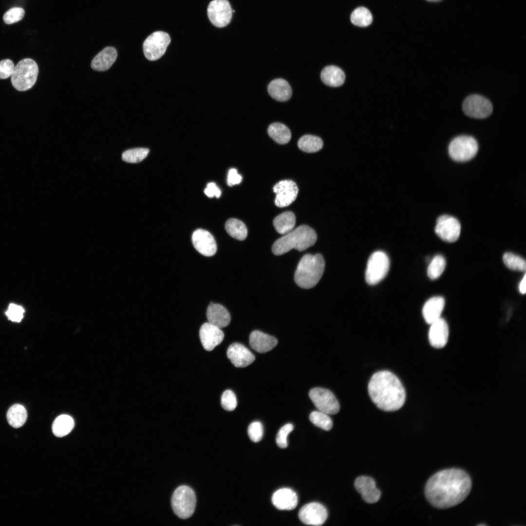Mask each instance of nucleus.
I'll list each match as a JSON object with an SVG mask.
<instances>
[{
	"label": "nucleus",
	"instance_id": "1",
	"mask_svg": "<svg viewBox=\"0 0 526 526\" xmlns=\"http://www.w3.org/2000/svg\"><path fill=\"white\" fill-rule=\"evenodd\" d=\"M471 485L470 477L464 470L446 469L429 478L425 487V496L433 507L448 508L463 501L469 494Z\"/></svg>",
	"mask_w": 526,
	"mask_h": 526
},
{
	"label": "nucleus",
	"instance_id": "2",
	"mask_svg": "<svg viewBox=\"0 0 526 526\" xmlns=\"http://www.w3.org/2000/svg\"><path fill=\"white\" fill-rule=\"evenodd\" d=\"M368 390L372 401L384 411L398 410L405 401L404 387L398 378L388 371L374 374L369 382Z\"/></svg>",
	"mask_w": 526,
	"mask_h": 526
},
{
	"label": "nucleus",
	"instance_id": "3",
	"mask_svg": "<svg viewBox=\"0 0 526 526\" xmlns=\"http://www.w3.org/2000/svg\"><path fill=\"white\" fill-rule=\"evenodd\" d=\"M317 239V234L312 228L302 225L276 241L272 251L276 255H282L292 249L302 251L314 245Z\"/></svg>",
	"mask_w": 526,
	"mask_h": 526
},
{
	"label": "nucleus",
	"instance_id": "4",
	"mask_svg": "<svg viewBox=\"0 0 526 526\" xmlns=\"http://www.w3.org/2000/svg\"><path fill=\"white\" fill-rule=\"evenodd\" d=\"M324 268L325 262L322 255L305 254L298 264L294 275L295 281L302 288H312L321 279Z\"/></svg>",
	"mask_w": 526,
	"mask_h": 526
},
{
	"label": "nucleus",
	"instance_id": "5",
	"mask_svg": "<svg viewBox=\"0 0 526 526\" xmlns=\"http://www.w3.org/2000/svg\"><path fill=\"white\" fill-rule=\"evenodd\" d=\"M38 73L37 63L31 58H24L15 66L11 76L13 86L23 92L31 89L35 84Z\"/></svg>",
	"mask_w": 526,
	"mask_h": 526
},
{
	"label": "nucleus",
	"instance_id": "6",
	"mask_svg": "<svg viewBox=\"0 0 526 526\" xmlns=\"http://www.w3.org/2000/svg\"><path fill=\"white\" fill-rule=\"evenodd\" d=\"M196 496L192 488L187 486L177 488L173 493L171 505L174 513L181 519L190 517L196 506Z\"/></svg>",
	"mask_w": 526,
	"mask_h": 526
},
{
	"label": "nucleus",
	"instance_id": "7",
	"mask_svg": "<svg viewBox=\"0 0 526 526\" xmlns=\"http://www.w3.org/2000/svg\"><path fill=\"white\" fill-rule=\"evenodd\" d=\"M478 150L476 139L472 136L461 135L454 138L450 143L449 153L457 162H466L473 158Z\"/></svg>",
	"mask_w": 526,
	"mask_h": 526
},
{
	"label": "nucleus",
	"instance_id": "8",
	"mask_svg": "<svg viewBox=\"0 0 526 526\" xmlns=\"http://www.w3.org/2000/svg\"><path fill=\"white\" fill-rule=\"evenodd\" d=\"M389 266V259L385 252L381 251L374 252L368 260L365 271L366 282L370 285L378 283L386 276Z\"/></svg>",
	"mask_w": 526,
	"mask_h": 526
},
{
	"label": "nucleus",
	"instance_id": "9",
	"mask_svg": "<svg viewBox=\"0 0 526 526\" xmlns=\"http://www.w3.org/2000/svg\"><path fill=\"white\" fill-rule=\"evenodd\" d=\"M170 42V37L167 33L156 31L152 33L143 44L145 57L151 61L160 58L165 53Z\"/></svg>",
	"mask_w": 526,
	"mask_h": 526
},
{
	"label": "nucleus",
	"instance_id": "10",
	"mask_svg": "<svg viewBox=\"0 0 526 526\" xmlns=\"http://www.w3.org/2000/svg\"><path fill=\"white\" fill-rule=\"evenodd\" d=\"M309 396L319 411L330 414L337 413L340 405L336 396L329 390L317 387L312 389Z\"/></svg>",
	"mask_w": 526,
	"mask_h": 526
},
{
	"label": "nucleus",
	"instance_id": "11",
	"mask_svg": "<svg viewBox=\"0 0 526 526\" xmlns=\"http://www.w3.org/2000/svg\"><path fill=\"white\" fill-rule=\"evenodd\" d=\"M464 113L471 117L482 119L489 116L492 112L490 101L485 97L478 94L468 96L463 103Z\"/></svg>",
	"mask_w": 526,
	"mask_h": 526
},
{
	"label": "nucleus",
	"instance_id": "12",
	"mask_svg": "<svg viewBox=\"0 0 526 526\" xmlns=\"http://www.w3.org/2000/svg\"><path fill=\"white\" fill-rule=\"evenodd\" d=\"M207 13L212 24L221 28L229 24L233 12L228 0H213L207 7Z\"/></svg>",
	"mask_w": 526,
	"mask_h": 526
},
{
	"label": "nucleus",
	"instance_id": "13",
	"mask_svg": "<svg viewBox=\"0 0 526 526\" xmlns=\"http://www.w3.org/2000/svg\"><path fill=\"white\" fill-rule=\"evenodd\" d=\"M436 222L435 232L442 240L450 243L458 240L460 234L461 225L457 219L444 215L438 217Z\"/></svg>",
	"mask_w": 526,
	"mask_h": 526
},
{
	"label": "nucleus",
	"instance_id": "14",
	"mask_svg": "<svg viewBox=\"0 0 526 526\" xmlns=\"http://www.w3.org/2000/svg\"><path fill=\"white\" fill-rule=\"evenodd\" d=\"M328 516L326 508L321 504L313 502L303 506L299 512L301 521L306 525L321 526Z\"/></svg>",
	"mask_w": 526,
	"mask_h": 526
},
{
	"label": "nucleus",
	"instance_id": "15",
	"mask_svg": "<svg viewBox=\"0 0 526 526\" xmlns=\"http://www.w3.org/2000/svg\"><path fill=\"white\" fill-rule=\"evenodd\" d=\"M273 191L276 194L275 205L283 207L288 206L296 200L299 189L294 182L285 180L277 183L273 187Z\"/></svg>",
	"mask_w": 526,
	"mask_h": 526
},
{
	"label": "nucleus",
	"instance_id": "16",
	"mask_svg": "<svg viewBox=\"0 0 526 526\" xmlns=\"http://www.w3.org/2000/svg\"><path fill=\"white\" fill-rule=\"evenodd\" d=\"M191 240L194 248L203 255L210 257L216 253V241L208 231L203 229L196 230L192 234Z\"/></svg>",
	"mask_w": 526,
	"mask_h": 526
},
{
	"label": "nucleus",
	"instance_id": "17",
	"mask_svg": "<svg viewBox=\"0 0 526 526\" xmlns=\"http://www.w3.org/2000/svg\"><path fill=\"white\" fill-rule=\"evenodd\" d=\"M199 336L204 349L210 351L222 342L224 338V334L221 328L209 322H206L200 329Z\"/></svg>",
	"mask_w": 526,
	"mask_h": 526
},
{
	"label": "nucleus",
	"instance_id": "18",
	"mask_svg": "<svg viewBox=\"0 0 526 526\" xmlns=\"http://www.w3.org/2000/svg\"><path fill=\"white\" fill-rule=\"evenodd\" d=\"M355 487L362 499L368 503H375L380 498L381 492L376 488V482L371 477L365 476L357 477L355 481Z\"/></svg>",
	"mask_w": 526,
	"mask_h": 526
},
{
	"label": "nucleus",
	"instance_id": "19",
	"mask_svg": "<svg viewBox=\"0 0 526 526\" xmlns=\"http://www.w3.org/2000/svg\"><path fill=\"white\" fill-rule=\"evenodd\" d=\"M227 356L236 367H245L251 364L255 359L250 351L239 343H232L229 346Z\"/></svg>",
	"mask_w": 526,
	"mask_h": 526
},
{
	"label": "nucleus",
	"instance_id": "20",
	"mask_svg": "<svg viewBox=\"0 0 526 526\" xmlns=\"http://www.w3.org/2000/svg\"><path fill=\"white\" fill-rule=\"evenodd\" d=\"M449 327L446 320L440 318L431 324L428 337L430 344L436 348H441L447 344L449 338Z\"/></svg>",
	"mask_w": 526,
	"mask_h": 526
},
{
	"label": "nucleus",
	"instance_id": "21",
	"mask_svg": "<svg viewBox=\"0 0 526 526\" xmlns=\"http://www.w3.org/2000/svg\"><path fill=\"white\" fill-rule=\"evenodd\" d=\"M274 506L280 510H292L298 504L296 493L292 489L282 488L276 491L272 495Z\"/></svg>",
	"mask_w": 526,
	"mask_h": 526
},
{
	"label": "nucleus",
	"instance_id": "22",
	"mask_svg": "<svg viewBox=\"0 0 526 526\" xmlns=\"http://www.w3.org/2000/svg\"><path fill=\"white\" fill-rule=\"evenodd\" d=\"M276 338L261 331L255 330L249 337V344L251 348L260 353L271 350L277 344Z\"/></svg>",
	"mask_w": 526,
	"mask_h": 526
},
{
	"label": "nucleus",
	"instance_id": "23",
	"mask_svg": "<svg viewBox=\"0 0 526 526\" xmlns=\"http://www.w3.org/2000/svg\"><path fill=\"white\" fill-rule=\"evenodd\" d=\"M208 322L220 328L227 326L230 322V316L223 305L210 302L207 310Z\"/></svg>",
	"mask_w": 526,
	"mask_h": 526
},
{
	"label": "nucleus",
	"instance_id": "24",
	"mask_svg": "<svg viewBox=\"0 0 526 526\" xmlns=\"http://www.w3.org/2000/svg\"><path fill=\"white\" fill-rule=\"evenodd\" d=\"M445 306V300L442 297H433L424 304L422 314L426 322L432 324L440 317Z\"/></svg>",
	"mask_w": 526,
	"mask_h": 526
},
{
	"label": "nucleus",
	"instance_id": "25",
	"mask_svg": "<svg viewBox=\"0 0 526 526\" xmlns=\"http://www.w3.org/2000/svg\"><path fill=\"white\" fill-rule=\"evenodd\" d=\"M117 56L116 50L113 47H107L97 54L91 62L93 69L104 71L109 69L115 62Z\"/></svg>",
	"mask_w": 526,
	"mask_h": 526
},
{
	"label": "nucleus",
	"instance_id": "26",
	"mask_svg": "<svg viewBox=\"0 0 526 526\" xmlns=\"http://www.w3.org/2000/svg\"><path fill=\"white\" fill-rule=\"evenodd\" d=\"M267 90L269 95L279 101H286L292 96L291 86L285 80L282 78H277L271 81Z\"/></svg>",
	"mask_w": 526,
	"mask_h": 526
},
{
	"label": "nucleus",
	"instance_id": "27",
	"mask_svg": "<svg viewBox=\"0 0 526 526\" xmlns=\"http://www.w3.org/2000/svg\"><path fill=\"white\" fill-rule=\"evenodd\" d=\"M322 81L331 87H338L343 84L345 80V74L339 67L333 65L325 67L320 74Z\"/></svg>",
	"mask_w": 526,
	"mask_h": 526
},
{
	"label": "nucleus",
	"instance_id": "28",
	"mask_svg": "<svg viewBox=\"0 0 526 526\" xmlns=\"http://www.w3.org/2000/svg\"><path fill=\"white\" fill-rule=\"evenodd\" d=\"M296 217L291 211H285L278 215L273 221L276 230L280 234H285L294 228Z\"/></svg>",
	"mask_w": 526,
	"mask_h": 526
},
{
	"label": "nucleus",
	"instance_id": "29",
	"mask_svg": "<svg viewBox=\"0 0 526 526\" xmlns=\"http://www.w3.org/2000/svg\"><path fill=\"white\" fill-rule=\"evenodd\" d=\"M6 417L10 426L15 428H19L23 426L26 421V410L20 404H15L8 410Z\"/></svg>",
	"mask_w": 526,
	"mask_h": 526
},
{
	"label": "nucleus",
	"instance_id": "30",
	"mask_svg": "<svg viewBox=\"0 0 526 526\" xmlns=\"http://www.w3.org/2000/svg\"><path fill=\"white\" fill-rule=\"evenodd\" d=\"M74 427L73 418L67 414H62L54 420L52 424V432L55 436L61 437L69 433Z\"/></svg>",
	"mask_w": 526,
	"mask_h": 526
},
{
	"label": "nucleus",
	"instance_id": "31",
	"mask_svg": "<svg viewBox=\"0 0 526 526\" xmlns=\"http://www.w3.org/2000/svg\"><path fill=\"white\" fill-rule=\"evenodd\" d=\"M267 131L270 137L280 144L287 143L291 137L290 130L286 126L281 123H272L269 125Z\"/></svg>",
	"mask_w": 526,
	"mask_h": 526
},
{
	"label": "nucleus",
	"instance_id": "32",
	"mask_svg": "<svg viewBox=\"0 0 526 526\" xmlns=\"http://www.w3.org/2000/svg\"><path fill=\"white\" fill-rule=\"evenodd\" d=\"M225 229L230 236L240 241L245 240L247 235V229L245 225L237 219H228L225 223Z\"/></svg>",
	"mask_w": 526,
	"mask_h": 526
},
{
	"label": "nucleus",
	"instance_id": "33",
	"mask_svg": "<svg viewBox=\"0 0 526 526\" xmlns=\"http://www.w3.org/2000/svg\"><path fill=\"white\" fill-rule=\"evenodd\" d=\"M298 147L301 150L307 152H315L319 150L323 147L321 139L317 136L305 135L298 142Z\"/></svg>",
	"mask_w": 526,
	"mask_h": 526
},
{
	"label": "nucleus",
	"instance_id": "34",
	"mask_svg": "<svg viewBox=\"0 0 526 526\" xmlns=\"http://www.w3.org/2000/svg\"><path fill=\"white\" fill-rule=\"evenodd\" d=\"M372 20V15L370 11L363 7L356 9L351 15V20L352 23L359 27H366L369 25Z\"/></svg>",
	"mask_w": 526,
	"mask_h": 526
},
{
	"label": "nucleus",
	"instance_id": "35",
	"mask_svg": "<svg viewBox=\"0 0 526 526\" xmlns=\"http://www.w3.org/2000/svg\"><path fill=\"white\" fill-rule=\"evenodd\" d=\"M446 261L441 255L435 256L431 261L427 269V275L431 280L437 279L445 269Z\"/></svg>",
	"mask_w": 526,
	"mask_h": 526
},
{
	"label": "nucleus",
	"instance_id": "36",
	"mask_svg": "<svg viewBox=\"0 0 526 526\" xmlns=\"http://www.w3.org/2000/svg\"><path fill=\"white\" fill-rule=\"evenodd\" d=\"M503 262L509 269L525 271L526 268L525 260L521 257L510 252L505 253L503 257Z\"/></svg>",
	"mask_w": 526,
	"mask_h": 526
},
{
	"label": "nucleus",
	"instance_id": "37",
	"mask_svg": "<svg viewBox=\"0 0 526 526\" xmlns=\"http://www.w3.org/2000/svg\"><path fill=\"white\" fill-rule=\"evenodd\" d=\"M311 422L315 426L325 431L330 430L333 422L329 414L319 411L312 412L309 416Z\"/></svg>",
	"mask_w": 526,
	"mask_h": 526
},
{
	"label": "nucleus",
	"instance_id": "38",
	"mask_svg": "<svg viewBox=\"0 0 526 526\" xmlns=\"http://www.w3.org/2000/svg\"><path fill=\"white\" fill-rule=\"evenodd\" d=\"M149 152V150L147 148H138L130 149L123 153L122 159L128 163H138L145 159Z\"/></svg>",
	"mask_w": 526,
	"mask_h": 526
},
{
	"label": "nucleus",
	"instance_id": "39",
	"mask_svg": "<svg viewBox=\"0 0 526 526\" xmlns=\"http://www.w3.org/2000/svg\"><path fill=\"white\" fill-rule=\"evenodd\" d=\"M221 405L228 411H233L236 407L237 401L235 394L230 390L225 391L221 397Z\"/></svg>",
	"mask_w": 526,
	"mask_h": 526
},
{
	"label": "nucleus",
	"instance_id": "40",
	"mask_svg": "<svg viewBox=\"0 0 526 526\" xmlns=\"http://www.w3.org/2000/svg\"><path fill=\"white\" fill-rule=\"evenodd\" d=\"M25 14L23 9L13 7L8 10L3 15V20L7 24H12L20 20Z\"/></svg>",
	"mask_w": 526,
	"mask_h": 526
},
{
	"label": "nucleus",
	"instance_id": "41",
	"mask_svg": "<svg viewBox=\"0 0 526 526\" xmlns=\"http://www.w3.org/2000/svg\"><path fill=\"white\" fill-rule=\"evenodd\" d=\"M292 424L288 423L283 426L279 431L276 436V443L281 448H285L288 446L287 438L288 435L293 430Z\"/></svg>",
	"mask_w": 526,
	"mask_h": 526
},
{
	"label": "nucleus",
	"instance_id": "42",
	"mask_svg": "<svg viewBox=\"0 0 526 526\" xmlns=\"http://www.w3.org/2000/svg\"><path fill=\"white\" fill-rule=\"evenodd\" d=\"M247 432L249 438L252 441L254 442L260 441L263 435L262 424L259 421L251 423L248 427Z\"/></svg>",
	"mask_w": 526,
	"mask_h": 526
},
{
	"label": "nucleus",
	"instance_id": "43",
	"mask_svg": "<svg viewBox=\"0 0 526 526\" xmlns=\"http://www.w3.org/2000/svg\"><path fill=\"white\" fill-rule=\"evenodd\" d=\"M24 310L23 308L16 304H10L5 314L9 319L13 322H20L23 318Z\"/></svg>",
	"mask_w": 526,
	"mask_h": 526
},
{
	"label": "nucleus",
	"instance_id": "44",
	"mask_svg": "<svg viewBox=\"0 0 526 526\" xmlns=\"http://www.w3.org/2000/svg\"><path fill=\"white\" fill-rule=\"evenodd\" d=\"M15 65L9 59L0 61V79H6L11 76L13 73Z\"/></svg>",
	"mask_w": 526,
	"mask_h": 526
},
{
	"label": "nucleus",
	"instance_id": "45",
	"mask_svg": "<svg viewBox=\"0 0 526 526\" xmlns=\"http://www.w3.org/2000/svg\"><path fill=\"white\" fill-rule=\"evenodd\" d=\"M242 180V176L238 173L237 171L235 169L232 168L229 169L227 180V183L228 186H232L236 184H239L241 182Z\"/></svg>",
	"mask_w": 526,
	"mask_h": 526
},
{
	"label": "nucleus",
	"instance_id": "46",
	"mask_svg": "<svg viewBox=\"0 0 526 526\" xmlns=\"http://www.w3.org/2000/svg\"><path fill=\"white\" fill-rule=\"evenodd\" d=\"M205 194L208 197H213L215 196L216 198H219L221 196V191L220 188L216 186L215 183L211 182L209 183L204 190Z\"/></svg>",
	"mask_w": 526,
	"mask_h": 526
},
{
	"label": "nucleus",
	"instance_id": "47",
	"mask_svg": "<svg viewBox=\"0 0 526 526\" xmlns=\"http://www.w3.org/2000/svg\"><path fill=\"white\" fill-rule=\"evenodd\" d=\"M526 274L524 275V277L522 279L520 282L519 288V291L522 294H525L526 291Z\"/></svg>",
	"mask_w": 526,
	"mask_h": 526
},
{
	"label": "nucleus",
	"instance_id": "48",
	"mask_svg": "<svg viewBox=\"0 0 526 526\" xmlns=\"http://www.w3.org/2000/svg\"><path fill=\"white\" fill-rule=\"evenodd\" d=\"M428 0L429 1H431V2H438V1H441L442 0Z\"/></svg>",
	"mask_w": 526,
	"mask_h": 526
},
{
	"label": "nucleus",
	"instance_id": "49",
	"mask_svg": "<svg viewBox=\"0 0 526 526\" xmlns=\"http://www.w3.org/2000/svg\"><path fill=\"white\" fill-rule=\"evenodd\" d=\"M481 525L482 526H485L486 525H484V524H479L478 525V526H481Z\"/></svg>",
	"mask_w": 526,
	"mask_h": 526
}]
</instances>
